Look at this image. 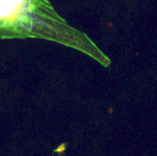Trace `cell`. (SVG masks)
I'll list each match as a JSON object with an SVG mask.
<instances>
[{"instance_id":"obj_1","label":"cell","mask_w":157,"mask_h":156,"mask_svg":"<svg viewBox=\"0 0 157 156\" xmlns=\"http://www.w3.org/2000/svg\"><path fill=\"white\" fill-rule=\"evenodd\" d=\"M0 39H42L83 50L48 0H0Z\"/></svg>"}]
</instances>
